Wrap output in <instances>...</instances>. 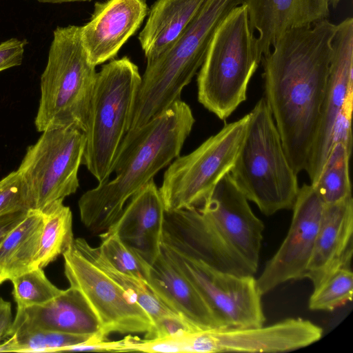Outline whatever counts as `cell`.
Returning a JSON list of instances; mask_svg holds the SVG:
<instances>
[{
  "label": "cell",
  "mask_w": 353,
  "mask_h": 353,
  "mask_svg": "<svg viewBox=\"0 0 353 353\" xmlns=\"http://www.w3.org/2000/svg\"><path fill=\"white\" fill-rule=\"evenodd\" d=\"M145 283L163 305L196 330L224 328L196 288L162 251L150 266Z\"/></svg>",
  "instance_id": "obj_21"
},
{
  "label": "cell",
  "mask_w": 353,
  "mask_h": 353,
  "mask_svg": "<svg viewBox=\"0 0 353 353\" xmlns=\"http://www.w3.org/2000/svg\"><path fill=\"white\" fill-rule=\"evenodd\" d=\"M336 30L327 19L289 30L261 59L264 97L297 174L318 130Z\"/></svg>",
  "instance_id": "obj_1"
},
{
  "label": "cell",
  "mask_w": 353,
  "mask_h": 353,
  "mask_svg": "<svg viewBox=\"0 0 353 353\" xmlns=\"http://www.w3.org/2000/svg\"><path fill=\"white\" fill-rule=\"evenodd\" d=\"M28 211L17 212L0 218V245L9 232L24 219Z\"/></svg>",
  "instance_id": "obj_34"
},
{
  "label": "cell",
  "mask_w": 353,
  "mask_h": 353,
  "mask_svg": "<svg viewBox=\"0 0 353 353\" xmlns=\"http://www.w3.org/2000/svg\"><path fill=\"white\" fill-rule=\"evenodd\" d=\"M230 174L247 199L265 215L292 209L299 189L297 174L264 97L249 112L246 134Z\"/></svg>",
  "instance_id": "obj_4"
},
{
  "label": "cell",
  "mask_w": 353,
  "mask_h": 353,
  "mask_svg": "<svg viewBox=\"0 0 353 353\" xmlns=\"http://www.w3.org/2000/svg\"><path fill=\"white\" fill-rule=\"evenodd\" d=\"M250 28L259 32L261 57L286 31L311 26L328 18L326 0H245Z\"/></svg>",
  "instance_id": "obj_20"
},
{
  "label": "cell",
  "mask_w": 353,
  "mask_h": 353,
  "mask_svg": "<svg viewBox=\"0 0 353 353\" xmlns=\"http://www.w3.org/2000/svg\"><path fill=\"white\" fill-rule=\"evenodd\" d=\"M12 294L17 307L24 308L43 305L57 296L62 291L46 276L42 268H34L10 279Z\"/></svg>",
  "instance_id": "obj_28"
},
{
  "label": "cell",
  "mask_w": 353,
  "mask_h": 353,
  "mask_svg": "<svg viewBox=\"0 0 353 353\" xmlns=\"http://www.w3.org/2000/svg\"><path fill=\"white\" fill-rule=\"evenodd\" d=\"M94 334H76L51 331L15 334L0 344V352H59L83 343Z\"/></svg>",
  "instance_id": "obj_27"
},
{
  "label": "cell",
  "mask_w": 353,
  "mask_h": 353,
  "mask_svg": "<svg viewBox=\"0 0 353 353\" xmlns=\"http://www.w3.org/2000/svg\"><path fill=\"white\" fill-rule=\"evenodd\" d=\"M39 2L41 3H70V2H83V1H90L92 0H36Z\"/></svg>",
  "instance_id": "obj_35"
},
{
  "label": "cell",
  "mask_w": 353,
  "mask_h": 353,
  "mask_svg": "<svg viewBox=\"0 0 353 353\" xmlns=\"http://www.w3.org/2000/svg\"><path fill=\"white\" fill-rule=\"evenodd\" d=\"M85 145L83 132L64 128L42 132L28 146L17 170L28 188L33 209L42 211L77 192Z\"/></svg>",
  "instance_id": "obj_9"
},
{
  "label": "cell",
  "mask_w": 353,
  "mask_h": 353,
  "mask_svg": "<svg viewBox=\"0 0 353 353\" xmlns=\"http://www.w3.org/2000/svg\"><path fill=\"white\" fill-rule=\"evenodd\" d=\"M351 151L342 142L333 143L317 181L311 184L325 204L352 196L350 178Z\"/></svg>",
  "instance_id": "obj_26"
},
{
  "label": "cell",
  "mask_w": 353,
  "mask_h": 353,
  "mask_svg": "<svg viewBox=\"0 0 353 353\" xmlns=\"http://www.w3.org/2000/svg\"><path fill=\"white\" fill-rule=\"evenodd\" d=\"M205 0H157L138 39L147 61L169 50L181 37Z\"/></svg>",
  "instance_id": "obj_22"
},
{
  "label": "cell",
  "mask_w": 353,
  "mask_h": 353,
  "mask_svg": "<svg viewBox=\"0 0 353 353\" xmlns=\"http://www.w3.org/2000/svg\"><path fill=\"white\" fill-rule=\"evenodd\" d=\"M194 122L189 105L179 99L144 125L128 132L113 163L114 179L88 190L78 201L83 224L94 234L107 231L128 200L180 156Z\"/></svg>",
  "instance_id": "obj_2"
},
{
  "label": "cell",
  "mask_w": 353,
  "mask_h": 353,
  "mask_svg": "<svg viewBox=\"0 0 353 353\" xmlns=\"http://www.w3.org/2000/svg\"><path fill=\"white\" fill-rule=\"evenodd\" d=\"M249 113L225 124L192 152L179 156L159 188L165 211L199 208L232 168L244 140Z\"/></svg>",
  "instance_id": "obj_8"
},
{
  "label": "cell",
  "mask_w": 353,
  "mask_h": 353,
  "mask_svg": "<svg viewBox=\"0 0 353 353\" xmlns=\"http://www.w3.org/2000/svg\"><path fill=\"white\" fill-rule=\"evenodd\" d=\"M25 40L11 38L0 43V72L22 63Z\"/></svg>",
  "instance_id": "obj_32"
},
{
  "label": "cell",
  "mask_w": 353,
  "mask_h": 353,
  "mask_svg": "<svg viewBox=\"0 0 353 353\" xmlns=\"http://www.w3.org/2000/svg\"><path fill=\"white\" fill-rule=\"evenodd\" d=\"M146 0H105L94 4L90 20L80 26L81 39L94 65L114 59L148 14Z\"/></svg>",
  "instance_id": "obj_16"
},
{
  "label": "cell",
  "mask_w": 353,
  "mask_h": 353,
  "mask_svg": "<svg viewBox=\"0 0 353 353\" xmlns=\"http://www.w3.org/2000/svg\"><path fill=\"white\" fill-rule=\"evenodd\" d=\"M141 80L138 66L128 57L112 59L97 73L82 164L99 184L112 173Z\"/></svg>",
  "instance_id": "obj_7"
},
{
  "label": "cell",
  "mask_w": 353,
  "mask_h": 353,
  "mask_svg": "<svg viewBox=\"0 0 353 353\" xmlns=\"http://www.w3.org/2000/svg\"><path fill=\"white\" fill-rule=\"evenodd\" d=\"M100 251L119 271L145 282L150 265L127 246L114 233L106 231L99 234Z\"/></svg>",
  "instance_id": "obj_30"
},
{
  "label": "cell",
  "mask_w": 353,
  "mask_h": 353,
  "mask_svg": "<svg viewBox=\"0 0 353 353\" xmlns=\"http://www.w3.org/2000/svg\"><path fill=\"white\" fill-rule=\"evenodd\" d=\"M6 280H8V278L6 276V274L2 272V270L0 269V284H1Z\"/></svg>",
  "instance_id": "obj_37"
},
{
  "label": "cell",
  "mask_w": 353,
  "mask_h": 353,
  "mask_svg": "<svg viewBox=\"0 0 353 353\" xmlns=\"http://www.w3.org/2000/svg\"><path fill=\"white\" fill-rule=\"evenodd\" d=\"M63 201H55L41 211L43 227L34 268H44L63 255L73 243L72 214Z\"/></svg>",
  "instance_id": "obj_25"
},
{
  "label": "cell",
  "mask_w": 353,
  "mask_h": 353,
  "mask_svg": "<svg viewBox=\"0 0 353 353\" xmlns=\"http://www.w3.org/2000/svg\"><path fill=\"white\" fill-rule=\"evenodd\" d=\"M64 273L71 287L87 301L100 325V333L145 334L149 339L154 323L133 296L73 245L63 254Z\"/></svg>",
  "instance_id": "obj_11"
},
{
  "label": "cell",
  "mask_w": 353,
  "mask_h": 353,
  "mask_svg": "<svg viewBox=\"0 0 353 353\" xmlns=\"http://www.w3.org/2000/svg\"><path fill=\"white\" fill-rule=\"evenodd\" d=\"M353 273L350 266L336 270L311 294L308 306L312 310L333 311L352 299Z\"/></svg>",
  "instance_id": "obj_29"
},
{
  "label": "cell",
  "mask_w": 353,
  "mask_h": 353,
  "mask_svg": "<svg viewBox=\"0 0 353 353\" xmlns=\"http://www.w3.org/2000/svg\"><path fill=\"white\" fill-rule=\"evenodd\" d=\"M324 205L311 184L299 188L287 236L256 279L262 296L285 282L305 278Z\"/></svg>",
  "instance_id": "obj_14"
},
{
  "label": "cell",
  "mask_w": 353,
  "mask_h": 353,
  "mask_svg": "<svg viewBox=\"0 0 353 353\" xmlns=\"http://www.w3.org/2000/svg\"><path fill=\"white\" fill-rule=\"evenodd\" d=\"M73 245L85 259L133 296L149 314L154 327L165 319L181 317L163 305L144 281L117 270L103 255L99 248L92 247L85 239L80 237L74 239Z\"/></svg>",
  "instance_id": "obj_24"
},
{
  "label": "cell",
  "mask_w": 353,
  "mask_h": 353,
  "mask_svg": "<svg viewBox=\"0 0 353 353\" xmlns=\"http://www.w3.org/2000/svg\"><path fill=\"white\" fill-rule=\"evenodd\" d=\"M31 209L33 202L28 188L17 170L0 180V218Z\"/></svg>",
  "instance_id": "obj_31"
},
{
  "label": "cell",
  "mask_w": 353,
  "mask_h": 353,
  "mask_svg": "<svg viewBox=\"0 0 353 353\" xmlns=\"http://www.w3.org/2000/svg\"><path fill=\"white\" fill-rule=\"evenodd\" d=\"M165 212L159 189L152 179L128 200L107 231L116 234L151 265L161 251Z\"/></svg>",
  "instance_id": "obj_17"
},
{
  "label": "cell",
  "mask_w": 353,
  "mask_h": 353,
  "mask_svg": "<svg viewBox=\"0 0 353 353\" xmlns=\"http://www.w3.org/2000/svg\"><path fill=\"white\" fill-rule=\"evenodd\" d=\"M12 323L11 304L0 298V341L10 337Z\"/></svg>",
  "instance_id": "obj_33"
},
{
  "label": "cell",
  "mask_w": 353,
  "mask_h": 353,
  "mask_svg": "<svg viewBox=\"0 0 353 353\" xmlns=\"http://www.w3.org/2000/svg\"><path fill=\"white\" fill-rule=\"evenodd\" d=\"M36 331L94 334L100 325L82 294L70 286L43 305L17 307L10 337Z\"/></svg>",
  "instance_id": "obj_19"
},
{
  "label": "cell",
  "mask_w": 353,
  "mask_h": 353,
  "mask_svg": "<svg viewBox=\"0 0 353 353\" xmlns=\"http://www.w3.org/2000/svg\"><path fill=\"white\" fill-rule=\"evenodd\" d=\"M196 208L213 243L236 262L257 271L265 226L230 172Z\"/></svg>",
  "instance_id": "obj_12"
},
{
  "label": "cell",
  "mask_w": 353,
  "mask_h": 353,
  "mask_svg": "<svg viewBox=\"0 0 353 353\" xmlns=\"http://www.w3.org/2000/svg\"><path fill=\"white\" fill-rule=\"evenodd\" d=\"M43 227L41 211L31 209L0 245V269L10 280L34 268Z\"/></svg>",
  "instance_id": "obj_23"
},
{
  "label": "cell",
  "mask_w": 353,
  "mask_h": 353,
  "mask_svg": "<svg viewBox=\"0 0 353 353\" xmlns=\"http://www.w3.org/2000/svg\"><path fill=\"white\" fill-rule=\"evenodd\" d=\"M262 57L245 3L216 29L198 71V101L219 119L228 118L246 100L250 81Z\"/></svg>",
  "instance_id": "obj_6"
},
{
  "label": "cell",
  "mask_w": 353,
  "mask_h": 353,
  "mask_svg": "<svg viewBox=\"0 0 353 353\" xmlns=\"http://www.w3.org/2000/svg\"><path fill=\"white\" fill-rule=\"evenodd\" d=\"M323 329L309 320L290 318L270 325L186 331L183 352H284L320 340Z\"/></svg>",
  "instance_id": "obj_13"
},
{
  "label": "cell",
  "mask_w": 353,
  "mask_h": 353,
  "mask_svg": "<svg viewBox=\"0 0 353 353\" xmlns=\"http://www.w3.org/2000/svg\"><path fill=\"white\" fill-rule=\"evenodd\" d=\"M161 247L171 264L196 288L224 328L264 325L262 295L254 275L219 271L162 244Z\"/></svg>",
  "instance_id": "obj_10"
},
{
  "label": "cell",
  "mask_w": 353,
  "mask_h": 353,
  "mask_svg": "<svg viewBox=\"0 0 353 353\" xmlns=\"http://www.w3.org/2000/svg\"><path fill=\"white\" fill-rule=\"evenodd\" d=\"M329 6H331L333 8H336L341 0H326Z\"/></svg>",
  "instance_id": "obj_36"
},
{
  "label": "cell",
  "mask_w": 353,
  "mask_h": 353,
  "mask_svg": "<svg viewBox=\"0 0 353 353\" xmlns=\"http://www.w3.org/2000/svg\"><path fill=\"white\" fill-rule=\"evenodd\" d=\"M95 65L88 57L80 26L57 27L53 31L46 66L41 76V97L36 129L74 128L88 130L96 82Z\"/></svg>",
  "instance_id": "obj_5"
},
{
  "label": "cell",
  "mask_w": 353,
  "mask_h": 353,
  "mask_svg": "<svg viewBox=\"0 0 353 353\" xmlns=\"http://www.w3.org/2000/svg\"><path fill=\"white\" fill-rule=\"evenodd\" d=\"M245 0H205L175 44L147 61L129 130H135L181 99L183 89L200 69L212 39L227 16Z\"/></svg>",
  "instance_id": "obj_3"
},
{
  "label": "cell",
  "mask_w": 353,
  "mask_h": 353,
  "mask_svg": "<svg viewBox=\"0 0 353 353\" xmlns=\"http://www.w3.org/2000/svg\"><path fill=\"white\" fill-rule=\"evenodd\" d=\"M332 54L325 94L320 111L318 130L305 171L310 184L318 179L330 150L336 122L344 106L352 101L353 19L347 17L337 24L332 40Z\"/></svg>",
  "instance_id": "obj_15"
},
{
  "label": "cell",
  "mask_w": 353,
  "mask_h": 353,
  "mask_svg": "<svg viewBox=\"0 0 353 353\" xmlns=\"http://www.w3.org/2000/svg\"><path fill=\"white\" fill-rule=\"evenodd\" d=\"M352 234V196L335 203L325 204L305 276L312 281L314 290L340 268L350 266Z\"/></svg>",
  "instance_id": "obj_18"
}]
</instances>
